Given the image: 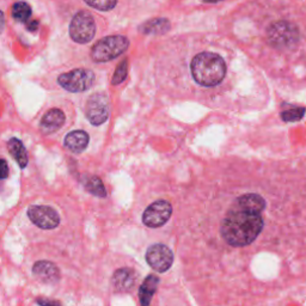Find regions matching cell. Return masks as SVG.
<instances>
[{"label": "cell", "mask_w": 306, "mask_h": 306, "mask_svg": "<svg viewBox=\"0 0 306 306\" xmlns=\"http://www.w3.org/2000/svg\"><path fill=\"white\" fill-rule=\"evenodd\" d=\"M263 225L262 213L232 205L220 225V235L231 247H248L261 235Z\"/></svg>", "instance_id": "obj_1"}, {"label": "cell", "mask_w": 306, "mask_h": 306, "mask_svg": "<svg viewBox=\"0 0 306 306\" xmlns=\"http://www.w3.org/2000/svg\"><path fill=\"white\" fill-rule=\"evenodd\" d=\"M190 71L198 85L207 87L216 86L222 83L226 75L225 60L217 53H198L191 60Z\"/></svg>", "instance_id": "obj_2"}, {"label": "cell", "mask_w": 306, "mask_h": 306, "mask_svg": "<svg viewBox=\"0 0 306 306\" xmlns=\"http://www.w3.org/2000/svg\"><path fill=\"white\" fill-rule=\"evenodd\" d=\"M129 47L127 37L113 35L99 40L91 49V58L94 62H108L124 54Z\"/></svg>", "instance_id": "obj_3"}, {"label": "cell", "mask_w": 306, "mask_h": 306, "mask_svg": "<svg viewBox=\"0 0 306 306\" xmlns=\"http://www.w3.org/2000/svg\"><path fill=\"white\" fill-rule=\"evenodd\" d=\"M267 34L270 45L277 49L292 48V46L298 43L300 39L298 28L287 21L275 22L270 25Z\"/></svg>", "instance_id": "obj_4"}, {"label": "cell", "mask_w": 306, "mask_h": 306, "mask_svg": "<svg viewBox=\"0 0 306 306\" xmlns=\"http://www.w3.org/2000/svg\"><path fill=\"white\" fill-rule=\"evenodd\" d=\"M94 73L91 69L78 68L68 73L60 74L58 83L69 92H83L93 85Z\"/></svg>", "instance_id": "obj_5"}, {"label": "cell", "mask_w": 306, "mask_h": 306, "mask_svg": "<svg viewBox=\"0 0 306 306\" xmlns=\"http://www.w3.org/2000/svg\"><path fill=\"white\" fill-rule=\"evenodd\" d=\"M96 34V23L89 12L79 11L72 18L69 24V35L78 43H87Z\"/></svg>", "instance_id": "obj_6"}, {"label": "cell", "mask_w": 306, "mask_h": 306, "mask_svg": "<svg viewBox=\"0 0 306 306\" xmlns=\"http://www.w3.org/2000/svg\"><path fill=\"white\" fill-rule=\"evenodd\" d=\"M109 99L106 93L97 92L91 94L85 106L86 118L93 126L104 124L109 118Z\"/></svg>", "instance_id": "obj_7"}, {"label": "cell", "mask_w": 306, "mask_h": 306, "mask_svg": "<svg viewBox=\"0 0 306 306\" xmlns=\"http://www.w3.org/2000/svg\"><path fill=\"white\" fill-rule=\"evenodd\" d=\"M172 214L171 203L166 200H158L151 203L143 214V222L147 227L157 229L168 223Z\"/></svg>", "instance_id": "obj_8"}, {"label": "cell", "mask_w": 306, "mask_h": 306, "mask_svg": "<svg viewBox=\"0 0 306 306\" xmlns=\"http://www.w3.org/2000/svg\"><path fill=\"white\" fill-rule=\"evenodd\" d=\"M146 261L151 268L159 273H164L171 268L173 263V254L171 249L164 244H154L148 248Z\"/></svg>", "instance_id": "obj_9"}, {"label": "cell", "mask_w": 306, "mask_h": 306, "mask_svg": "<svg viewBox=\"0 0 306 306\" xmlns=\"http://www.w3.org/2000/svg\"><path fill=\"white\" fill-rule=\"evenodd\" d=\"M28 217L35 225L45 230L55 229L60 223V217L55 210L48 206H30Z\"/></svg>", "instance_id": "obj_10"}, {"label": "cell", "mask_w": 306, "mask_h": 306, "mask_svg": "<svg viewBox=\"0 0 306 306\" xmlns=\"http://www.w3.org/2000/svg\"><path fill=\"white\" fill-rule=\"evenodd\" d=\"M65 114L60 109H50L48 113L45 114L40 122V128L42 133L53 134L59 131L65 124Z\"/></svg>", "instance_id": "obj_11"}, {"label": "cell", "mask_w": 306, "mask_h": 306, "mask_svg": "<svg viewBox=\"0 0 306 306\" xmlns=\"http://www.w3.org/2000/svg\"><path fill=\"white\" fill-rule=\"evenodd\" d=\"M137 275L135 272L131 268H121V269L116 270L113 276V285L116 291L120 292H127L129 289L133 288Z\"/></svg>", "instance_id": "obj_12"}, {"label": "cell", "mask_w": 306, "mask_h": 306, "mask_svg": "<svg viewBox=\"0 0 306 306\" xmlns=\"http://www.w3.org/2000/svg\"><path fill=\"white\" fill-rule=\"evenodd\" d=\"M233 205H236V206L241 208H244V210L262 213L264 211V208H266V200H264L263 196H261L260 194L248 193L238 196L235 200Z\"/></svg>", "instance_id": "obj_13"}, {"label": "cell", "mask_w": 306, "mask_h": 306, "mask_svg": "<svg viewBox=\"0 0 306 306\" xmlns=\"http://www.w3.org/2000/svg\"><path fill=\"white\" fill-rule=\"evenodd\" d=\"M34 275L43 282H55L59 279V269L52 262L40 261L35 263Z\"/></svg>", "instance_id": "obj_14"}, {"label": "cell", "mask_w": 306, "mask_h": 306, "mask_svg": "<svg viewBox=\"0 0 306 306\" xmlns=\"http://www.w3.org/2000/svg\"><path fill=\"white\" fill-rule=\"evenodd\" d=\"M65 145L73 153H81L89 145V134L84 131H73L65 138Z\"/></svg>", "instance_id": "obj_15"}, {"label": "cell", "mask_w": 306, "mask_h": 306, "mask_svg": "<svg viewBox=\"0 0 306 306\" xmlns=\"http://www.w3.org/2000/svg\"><path fill=\"white\" fill-rule=\"evenodd\" d=\"M159 279L157 275H148L146 279L144 280V282L141 283L140 288H139V300H140L141 306H150L151 300H152V296L157 291V287H158Z\"/></svg>", "instance_id": "obj_16"}, {"label": "cell", "mask_w": 306, "mask_h": 306, "mask_svg": "<svg viewBox=\"0 0 306 306\" xmlns=\"http://www.w3.org/2000/svg\"><path fill=\"white\" fill-rule=\"evenodd\" d=\"M8 147L9 152L11 153V156L14 157L18 165H20L22 169L25 168L28 164V154L23 143H22L21 140H18V139L12 138L10 139V141H9Z\"/></svg>", "instance_id": "obj_17"}, {"label": "cell", "mask_w": 306, "mask_h": 306, "mask_svg": "<svg viewBox=\"0 0 306 306\" xmlns=\"http://www.w3.org/2000/svg\"><path fill=\"white\" fill-rule=\"evenodd\" d=\"M170 29V22L165 18H154L145 23L140 28L144 34H164Z\"/></svg>", "instance_id": "obj_18"}, {"label": "cell", "mask_w": 306, "mask_h": 306, "mask_svg": "<svg viewBox=\"0 0 306 306\" xmlns=\"http://www.w3.org/2000/svg\"><path fill=\"white\" fill-rule=\"evenodd\" d=\"M85 188L90 191L92 195H96L98 197H106L107 196V190L104 188L103 182L100 181V178L97 176H92V177L86 178L85 182Z\"/></svg>", "instance_id": "obj_19"}, {"label": "cell", "mask_w": 306, "mask_h": 306, "mask_svg": "<svg viewBox=\"0 0 306 306\" xmlns=\"http://www.w3.org/2000/svg\"><path fill=\"white\" fill-rule=\"evenodd\" d=\"M12 16L16 21L27 22L31 16V8L28 3L18 2L12 8Z\"/></svg>", "instance_id": "obj_20"}, {"label": "cell", "mask_w": 306, "mask_h": 306, "mask_svg": "<svg viewBox=\"0 0 306 306\" xmlns=\"http://www.w3.org/2000/svg\"><path fill=\"white\" fill-rule=\"evenodd\" d=\"M84 2L99 11H110L115 8L118 0H84Z\"/></svg>", "instance_id": "obj_21"}, {"label": "cell", "mask_w": 306, "mask_h": 306, "mask_svg": "<svg viewBox=\"0 0 306 306\" xmlns=\"http://www.w3.org/2000/svg\"><path fill=\"white\" fill-rule=\"evenodd\" d=\"M127 74H128V62H127V59H125L124 61H122L121 64L116 67V71H115V73H114V77L112 80L113 85L121 84L122 81L127 78Z\"/></svg>", "instance_id": "obj_22"}, {"label": "cell", "mask_w": 306, "mask_h": 306, "mask_svg": "<svg viewBox=\"0 0 306 306\" xmlns=\"http://www.w3.org/2000/svg\"><path fill=\"white\" fill-rule=\"evenodd\" d=\"M305 108H292L281 113V119L286 122H295L304 118Z\"/></svg>", "instance_id": "obj_23"}, {"label": "cell", "mask_w": 306, "mask_h": 306, "mask_svg": "<svg viewBox=\"0 0 306 306\" xmlns=\"http://www.w3.org/2000/svg\"><path fill=\"white\" fill-rule=\"evenodd\" d=\"M9 176V166L6 160L0 158V179H4Z\"/></svg>", "instance_id": "obj_24"}, {"label": "cell", "mask_w": 306, "mask_h": 306, "mask_svg": "<svg viewBox=\"0 0 306 306\" xmlns=\"http://www.w3.org/2000/svg\"><path fill=\"white\" fill-rule=\"evenodd\" d=\"M36 302L40 306H61V304H60V301L48 300V299H41L40 298V299H37Z\"/></svg>", "instance_id": "obj_25"}, {"label": "cell", "mask_w": 306, "mask_h": 306, "mask_svg": "<svg viewBox=\"0 0 306 306\" xmlns=\"http://www.w3.org/2000/svg\"><path fill=\"white\" fill-rule=\"evenodd\" d=\"M37 28H39V22L37 21H33L28 24V30H30V31H35Z\"/></svg>", "instance_id": "obj_26"}, {"label": "cell", "mask_w": 306, "mask_h": 306, "mask_svg": "<svg viewBox=\"0 0 306 306\" xmlns=\"http://www.w3.org/2000/svg\"><path fill=\"white\" fill-rule=\"evenodd\" d=\"M5 27V20H4V14H3L2 11H0V34L3 33V30H4Z\"/></svg>", "instance_id": "obj_27"}, {"label": "cell", "mask_w": 306, "mask_h": 306, "mask_svg": "<svg viewBox=\"0 0 306 306\" xmlns=\"http://www.w3.org/2000/svg\"><path fill=\"white\" fill-rule=\"evenodd\" d=\"M203 2L208 3V4H213V3H218V2H220V0H203Z\"/></svg>", "instance_id": "obj_28"}]
</instances>
